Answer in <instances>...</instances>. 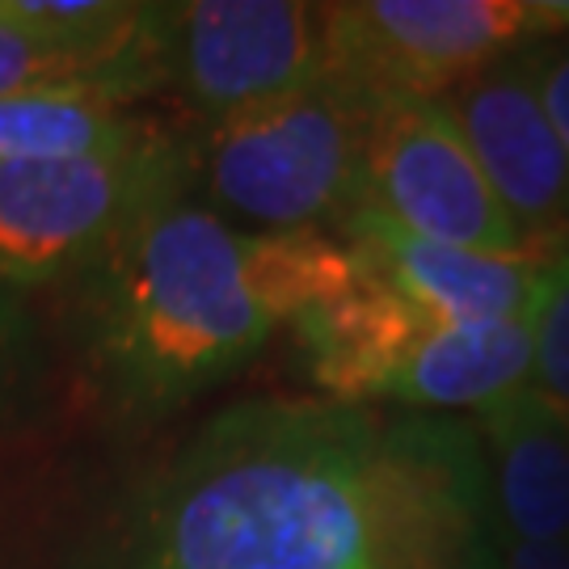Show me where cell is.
<instances>
[{"instance_id":"cell-1","label":"cell","mask_w":569,"mask_h":569,"mask_svg":"<svg viewBox=\"0 0 569 569\" xmlns=\"http://www.w3.org/2000/svg\"><path fill=\"white\" fill-rule=\"evenodd\" d=\"M439 502L409 427L355 406L216 418L143 510L136 569H439Z\"/></svg>"},{"instance_id":"cell-2","label":"cell","mask_w":569,"mask_h":569,"mask_svg":"<svg viewBox=\"0 0 569 569\" xmlns=\"http://www.w3.org/2000/svg\"><path fill=\"white\" fill-rule=\"evenodd\" d=\"M84 274L102 376L131 409H169L350 283L355 258L317 232H244L178 199L136 220Z\"/></svg>"},{"instance_id":"cell-3","label":"cell","mask_w":569,"mask_h":569,"mask_svg":"<svg viewBox=\"0 0 569 569\" xmlns=\"http://www.w3.org/2000/svg\"><path fill=\"white\" fill-rule=\"evenodd\" d=\"M376 102L326 81L274 102L249 106L207 127L190 173H199L216 216H237L253 232H312L359 211L367 136Z\"/></svg>"},{"instance_id":"cell-4","label":"cell","mask_w":569,"mask_h":569,"mask_svg":"<svg viewBox=\"0 0 569 569\" xmlns=\"http://www.w3.org/2000/svg\"><path fill=\"white\" fill-rule=\"evenodd\" d=\"M190 157L148 131L89 157L0 164V283L34 287L89 270L148 211L182 199Z\"/></svg>"},{"instance_id":"cell-5","label":"cell","mask_w":569,"mask_h":569,"mask_svg":"<svg viewBox=\"0 0 569 569\" xmlns=\"http://www.w3.org/2000/svg\"><path fill=\"white\" fill-rule=\"evenodd\" d=\"M157 84L207 122L274 102L329 77V4L190 0L148 4Z\"/></svg>"},{"instance_id":"cell-6","label":"cell","mask_w":569,"mask_h":569,"mask_svg":"<svg viewBox=\"0 0 569 569\" xmlns=\"http://www.w3.org/2000/svg\"><path fill=\"white\" fill-rule=\"evenodd\" d=\"M545 0H359L329 4V77L376 106L443 98L502 60L515 42L552 34Z\"/></svg>"},{"instance_id":"cell-7","label":"cell","mask_w":569,"mask_h":569,"mask_svg":"<svg viewBox=\"0 0 569 569\" xmlns=\"http://www.w3.org/2000/svg\"><path fill=\"white\" fill-rule=\"evenodd\" d=\"M359 211L422 241L528 258L519 228L507 207L493 199L443 98H401L376 106Z\"/></svg>"},{"instance_id":"cell-8","label":"cell","mask_w":569,"mask_h":569,"mask_svg":"<svg viewBox=\"0 0 569 569\" xmlns=\"http://www.w3.org/2000/svg\"><path fill=\"white\" fill-rule=\"evenodd\" d=\"M443 106L493 199L519 228L531 262L569 258V157L536 98L528 56H502L451 84Z\"/></svg>"},{"instance_id":"cell-9","label":"cell","mask_w":569,"mask_h":569,"mask_svg":"<svg viewBox=\"0 0 569 569\" xmlns=\"http://www.w3.org/2000/svg\"><path fill=\"white\" fill-rule=\"evenodd\" d=\"M342 228L350 232V253L380 283L392 287L427 326L528 321L545 287L549 262L422 241L367 211H355Z\"/></svg>"},{"instance_id":"cell-10","label":"cell","mask_w":569,"mask_h":569,"mask_svg":"<svg viewBox=\"0 0 569 569\" xmlns=\"http://www.w3.org/2000/svg\"><path fill=\"white\" fill-rule=\"evenodd\" d=\"M427 329V321L392 287L380 283L359 258H355L350 283L296 317L308 367L317 385L338 397V406L355 397H385L388 376Z\"/></svg>"},{"instance_id":"cell-11","label":"cell","mask_w":569,"mask_h":569,"mask_svg":"<svg viewBox=\"0 0 569 569\" xmlns=\"http://www.w3.org/2000/svg\"><path fill=\"white\" fill-rule=\"evenodd\" d=\"M531 326H430L388 376L385 397L413 409H498L528 392Z\"/></svg>"},{"instance_id":"cell-12","label":"cell","mask_w":569,"mask_h":569,"mask_svg":"<svg viewBox=\"0 0 569 569\" xmlns=\"http://www.w3.org/2000/svg\"><path fill=\"white\" fill-rule=\"evenodd\" d=\"M507 540L569 545V427L519 392L486 413Z\"/></svg>"},{"instance_id":"cell-13","label":"cell","mask_w":569,"mask_h":569,"mask_svg":"<svg viewBox=\"0 0 569 569\" xmlns=\"http://www.w3.org/2000/svg\"><path fill=\"white\" fill-rule=\"evenodd\" d=\"M47 89H93L114 102L157 89V72L148 56V4H143L140 34L110 47L56 39L0 9V98L47 93Z\"/></svg>"},{"instance_id":"cell-14","label":"cell","mask_w":569,"mask_h":569,"mask_svg":"<svg viewBox=\"0 0 569 569\" xmlns=\"http://www.w3.org/2000/svg\"><path fill=\"white\" fill-rule=\"evenodd\" d=\"M152 127L127 119L122 102L93 89H47L0 98V164L89 157L143 140Z\"/></svg>"},{"instance_id":"cell-15","label":"cell","mask_w":569,"mask_h":569,"mask_svg":"<svg viewBox=\"0 0 569 569\" xmlns=\"http://www.w3.org/2000/svg\"><path fill=\"white\" fill-rule=\"evenodd\" d=\"M531 380L528 392L569 427V258L545 266V287L528 317Z\"/></svg>"},{"instance_id":"cell-16","label":"cell","mask_w":569,"mask_h":569,"mask_svg":"<svg viewBox=\"0 0 569 569\" xmlns=\"http://www.w3.org/2000/svg\"><path fill=\"white\" fill-rule=\"evenodd\" d=\"M528 68L536 98L545 106V119L552 122L557 140L569 157V42H549V47H528Z\"/></svg>"},{"instance_id":"cell-17","label":"cell","mask_w":569,"mask_h":569,"mask_svg":"<svg viewBox=\"0 0 569 569\" xmlns=\"http://www.w3.org/2000/svg\"><path fill=\"white\" fill-rule=\"evenodd\" d=\"M26 342H30V317L21 305V291L0 283V388L21 371Z\"/></svg>"},{"instance_id":"cell-18","label":"cell","mask_w":569,"mask_h":569,"mask_svg":"<svg viewBox=\"0 0 569 569\" xmlns=\"http://www.w3.org/2000/svg\"><path fill=\"white\" fill-rule=\"evenodd\" d=\"M502 569H569V545H523V540H507Z\"/></svg>"},{"instance_id":"cell-19","label":"cell","mask_w":569,"mask_h":569,"mask_svg":"<svg viewBox=\"0 0 569 569\" xmlns=\"http://www.w3.org/2000/svg\"><path fill=\"white\" fill-rule=\"evenodd\" d=\"M465 569H498V557L493 552H486V557H477L472 566H465Z\"/></svg>"}]
</instances>
